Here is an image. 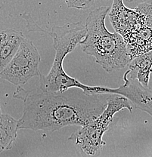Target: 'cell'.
Listing matches in <instances>:
<instances>
[{
    "instance_id": "8",
    "label": "cell",
    "mask_w": 152,
    "mask_h": 157,
    "mask_svg": "<svg viewBox=\"0 0 152 157\" xmlns=\"http://www.w3.org/2000/svg\"><path fill=\"white\" fill-rule=\"evenodd\" d=\"M24 39L23 33L15 29L0 32V73L10 63Z\"/></svg>"
},
{
    "instance_id": "6",
    "label": "cell",
    "mask_w": 152,
    "mask_h": 157,
    "mask_svg": "<svg viewBox=\"0 0 152 157\" xmlns=\"http://www.w3.org/2000/svg\"><path fill=\"white\" fill-rule=\"evenodd\" d=\"M40 59L37 47L25 38L10 63L0 73V78L18 86L24 85L32 77L40 76Z\"/></svg>"
},
{
    "instance_id": "15",
    "label": "cell",
    "mask_w": 152,
    "mask_h": 157,
    "mask_svg": "<svg viewBox=\"0 0 152 157\" xmlns=\"http://www.w3.org/2000/svg\"><path fill=\"white\" fill-rule=\"evenodd\" d=\"M151 5H152V4H151Z\"/></svg>"
},
{
    "instance_id": "7",
    "label": "cell",
    "mask_w": 152,
    "mask_h": 157,
    "mask_svg": "<svg viewBox=\"0 0 152 157\" xmlns=\"http://www.w3.org/2000/svg\"><path fill=\"white\" fill-rule=\"evenodd\" d=\"M123 86L117 88L95 86L94 93L117 94L127 98L135 108L149 114L152 117V90L142 86L137 79L129 78L124 74Z\"/></svg>"
},
{
    "instance_id": "10",
    "label": "cell",
    "mask_w": 152,
    "mask_h": 157,
    "mask_svg": "<svg viewBox=\"0 0 152 157\" xmlns=\"http://www.w3.org/2000/svg\"><path fill=\"white\" fill-rule=\"evenodd\" d=\"M18 130V120L8 114L0 115V153L11 149Z\"/></svg>"
},
{
    "instance_id": "13",
    "label": "cell",
    "mask_w": 152,
    "mask_h": 157,
    "mask_svg": "<svg viewBox=\"0 0 152 157\" xmlns=\"http://www.w3.org/2000/svg\"><path fill=\"white\" fill-rule=\"evenodd\" d=\"M148 88L152 90V69L151 74H150V78H149V82H148Z\"/></svg>"
},
{
    "instance_id": "5",
    "label": "cell",
    "mask_w": 152,
    "mask_h": 157,
    "mask_svg": "<svg viewBox=\"0 0 152 157\" xmlns=\"http://www.w3.org/2000/svg\"><path fill=\"white\" fill-rule=\"evenodd\" d=\"M125 108L132 113L133 107L131 102L123 96L113 94L102 113L90 123L74 132L69 139L89 156H99L103 146L105 145V142L102 140L103 135L111 125L115 113Z\"/></svg>"
},
{
    "instance_id": "1",
    "label": "cell",
    "mask_w": 152,
    "mask_h": 157,
    "mask_svg": "<svg viewBox=\"0 0 152 157\" xmlns=\"http://www.w3.org/2000/svg\"><path fill=\"white\" fill-rule=\"evenodd\" d=\"M113 94H88L78 88L33 92L18 87L14 98L24 101L18 128L55 132L69 125L85 126L105 109Z\"/></svg>"
},
{
    "instance_id": "2",
    "label": "cell",
    "mask_w": 152,
    "mask_h": 157,
    "mask_svg": "<svg viewBox=\"0 0 152 157\" xmlns=\"http://www.w3.org/2000/svg\"><path fill=\"white\" fill-rule=\"evenodd\" d=\"M110 9L102 6L89 13L85 24L86 36L80 42L83 52L94 57L107 73L121 70L131 62L123 37L106 28L105 18Z\"/></svg>"
},
{
    "instance_id": "9",
    "label": "cell",
    "mask_w": 152,
    "mask_h": 157,
    "mask_svg": "<svg viewBox=\"0 0 152 157\" xmlns=\"http://www.w3.org/2000/svg\"><path fill=\"white\" fill-rule=\"evenodd\" d=\"M151 69L152 51H150L132 60L125 74L129 78L137 79L142 86L148 88Z\"/></svg>"
},
{
    "instance_id": "11",
    "label": "cell",
    "mask_w": 152,
    "mask_h": 157,
    "mask_svg": "<svg viewBox=\"0 0 152 157\" xmlns=\"http://www.w3.org/2000/svg\"><path fill=\"white\" fill-rule=\"evenodd\" d=\"M64 1L69 8L86 10L92 7L95 0H64Z\"/></svg>"
},
{
    "instance_id": "4",
    "label": "cell",
    "mask_w": 152,
    "mask_h": 157,
    "mask_svg": "<svg viewBox=\"0 0 152 157\" xmlns=\"http://www.w3.org/2000/svg\"><path fill=\"white\" fill-rule=\"evenodd\" d=\"M49 34L53 39L55 56L48 74H40V89L42 91L61 92L71 88H78L88 94L89 86L71 77L63 68V61L67 55L73 52L86 36V26L82 22L67 24L61 27L56 26Z\"/></svg>"
},
{
    "instance_id": "3",
    "label": "cell",
    "mask_w": 152,
    "mask_h": 157,
    "mask_svg": "<svg viewBox=\"0 0 152 157\" xmlns=\"http://www.w3.org/2000/svg\"><path fill=\"white\" fill-rule=\"evenodd\" d=\"M109 17L116 33L123 39L130 60L152 51V5L142 4L134 9L114 0Z\"/></svg>"
},
{
    "instance_id": "12",
    "label": "cell",
    "mask_w": 152,
    "mask_h": 157,
    "mask_svg": "<svg viewBox=\"0 0 152 157\" xmlns=\"http://www.w3.org/2000/svg\"><path fill=\"white\" fill-rule=\"evenodd\" d=\"M129 4L135 6V7L142 4H152V0H125Z\"/></svg>"
},
{
    "instance_id": "14",
    "label": "cell",
    "mask_w": 152,
    "mask_h": 157,
    "mask_svg": "<svg viewBox=\"0 0 152 157\" xmlns=\"http://www.w3.org/2000/svg\"><path fill=\"white\" fill-rule=\"evenodd\" d=\"M2 114V110H1V108H0V115Z\"/></svg>"
}]
</instances>
